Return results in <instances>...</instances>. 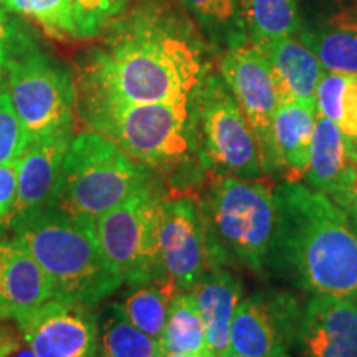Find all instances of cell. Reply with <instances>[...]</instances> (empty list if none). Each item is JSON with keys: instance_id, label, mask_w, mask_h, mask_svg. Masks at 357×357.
<instances>
[{"instance_id": "1", "label": "cell", "mask_w": 357, "mask_h": 357, "mask_svg": "<svg viewBox=\"0 0 357 357\" xmlns=\"http://www.w3.org/2000/svg\"><path fill=\"white\" fill-rule=\"evenodd\" d=\"M205 78L202 43L177 17L141 8L124 17L79 73L78 98L119 102L189 101Z\"/></svg>"}, {"instance_id": "2", "label": "cell", "mask_w": 357, "mask_h": 357, "mask_svg": "<svg viewBox=\"0 0 357 357\" xmlns=\"http://www.w3.org/2000/svg\"><path fill=\"white\" fill-rule=\"evenodd\" d=\"M266 268L301 291L357 300V229L328 195L298 181L275 189Z\"/></svg>"}, {"instance_id": "3", "label": "cell", "mask_w": 357, "mask_h": 357, "mask_svg": "<svg viewBox=\"0 0 357 357\" xmlns=\"http://www.w3.org/2000/svg\"><path fill=\"white\" fill-rule=\"evenodd\" d=\"M10 231L42 268L56 300L96 307L123 287L98 242L95 223L45 205L13 217Z\"/></svg>"}, {"instance_id": "4", "label": "cell", "mask_w": 357, "mask_h": 357, "mask_svg": "<svg viewBox=\"0 0 357 357\" xmlns=\"http://www.w3.org/2000/svg\"><path fill=\"white\" fill-rule=\"evenodd\" d=\"M199 205L212 270L235 263L263 273L275 231V190L260 178L217 176Z\"/></svg>"}, {"instance_id": "5", "label": "cell", "mask_w": 357, "mask_h": 357, "mask_svg": "<svg viewBox=\"0 0 357 357\" xmlns=\"http://www.w3.org/2000/svg\"><path fill=\"white\" fill-rule=\"evenodd\" d=\"M151 169L100 132L73 136L48 205L95 223L142 190L151 189Z\"/></svg>"}, {"instance_id": "6", "label": "cell", "mask_w": 357, "mask_h": 357, "mask_svg": "<svg viewBox=\"0 0 357 357\" xmlns=\"http://www.w3.org/2000/svg\"><path fill=\"white\" fill-rule=\"evenodd\" d=\"M77 106L91 131L116 142L129 158L149 169L181 162L194 144L190 100L119 102L78 98Z\"/></svg>"}, {"instance_id": "7", "label": "cell", "mask_w": 357, "mask_h": 357, "mask_svg": "<svg viewBox=\"0 0 357 357\" xmlns=\"http://www.w3.org/2000/svg\"><path fill=\"white\" fill-rule=\"evenodd\" d=\"M7 95L26 134V144L73 134L78 91L55 56L25 38L7 58Z\"/></svg>"}, {"instance_id": "8", "label": "cell", "mask_w": 357, "mask_h": 357, "mask_svg": "<svg viewBox=\"0 0 357 357\" xmlns=\"http://www.w3.org/2000/svg\"><path fill=\"white\" fill-rule=\"evenodd\" d=\"M190 101L194 142L204 166L218 176L258 181L265 172L255 134L220 75L204 78Z\"/></svg>"}, {"instance_id": "9", "label": "cell", "mask_w": 357, "mask_h": 357, "mask_svg": "<svg viewBox=\"0 0 357 357\" xmlns=\"http://www.w3.org/2000/svg\"><path fill=\"white\" fill-rule=\"evenodd\" d=\"M160 200L158 190L151 187L95 222L102 252L128 287L167 276L158 240Z\"/></svg>"}, {"instance_id": "10", "label": "cell", "mask_w": 357, "mask_h": 357, "mask_svg": "<svg viewBox=\"0 0 357 357\" xmlns=\"http://www.w3.org/2000/svg\"><path fill=\"white\" fill-rule=\"evenodd\" d=\"M218 70L255 134L263 172L278 169L273 119L280 106V95L265 55L248 38L242 40L227 48Z\"/></svg>"}, {"instance_id": "11", "label": "cell", "mask_w": 357, "mask_h": 357, "mask_svg": "<svg viewBox=\"0 0 357 357\" xmlns=\"http://www.w3.org/2000/svg\"><path fill=\"white\" fill-rule=\"evenodd\" d=\"M305 306L289 293L258 291L240 301L229 349L242 357H293Z\"/></svg>"}, {"instance_id": "12", "label": "cell", "mask_w": 357, "mask_h": 357, "mask_svg": "<svg viewBox=\"0 0 357 357\" xmlns=\"http://www.w3.org/2000/svg\"><path fill=\"white\" fill-rule=\"evenodd\" d=\"M15 324L37 357H98L95 307L52 298L17 318Z\"/></svg>"}, {"instance_id": "13", "label": "cell", "mask_w": 357, "mask_h": 357, "mask_svg": "<svg viewBox=\"0 0 357 357\" xmlns=\"http://www.w3.org/2000/svg\"><path fill=\"white\" fill-rule=\"evenodd\" d=\"M158 240L164 273L178 291H190L212 271L200 205L190 197H162Z\"/></svg>"}, {"instance_id": "14", "label": "cell", "mask_w": 357, "mask_h": 357, "mask_svg": "<svg viewBox=\"0 0 357 357\" xmlns=\"http://www.w3.org/2000/svg\"><path fill=\"white\" fill-rule=\"evenodd\" d=\"M293 351L298 357H357V300L311 296Z\"/></svg>"}, {"instance_id": "15", "label": "cell", "mask_w": 357, "mask_h": 357, "mask_svg": "<svg viewBox=\"0 0 357 357\" xmlns=\"http://www.w3.org/2000/svg\"><path fill=\"white\" fill-rule=\"evenodd\" d=\"M305 178L306 185L328 195L336 204L349 194L357 182L354 141L323 116H316L310 166Z\"/></svg>"}, {"instance_id": "16", "label": "cell", "mask_w": 357, "mask_h": 357, "mask_svg": "<svg viewBox=\"0 0 357 357\" xmlns=\"http://www.w3.org/2000/svg\"><path fill=\"white\" fill-rule=\"evenodd\" d=\"M52 298L38 263L15 240L0 236V321H15Z\"/></svg>"}, {"instance_id": "17", "label": "cell", "mask_w": 357, "mask_h": 357, "mask_svg": "<svg viewBox=\"0 0 357 357\" xmlns=\"http://www.w3.org/2000/svg\"><path fill=\"white\" fill-rule=\"evenodd\" d=\"M298 35L316 53L324 71L357 75V0H339Z\"/></svg>"}, {"instance_id": "18", "label": "cell", "mask_w": 357, "mask_h": 357, "mask_svg": "<svg viewBox=\"0 0 357 357\" xmlns=\"http://www.w3.org/2000/svg\"><path fill=\"white\" fill-rule=\"evenodd\" d=\"M73 134L47 137L25 146L17 162V202L13 217L50 202Z\"/></svg>"}, {"instance_id": "19", "label": "cell", "mask_w": 357, "mask_h": 357, "mask_svg": "<svg viewBox=\"0 0 357 357\" xmlns=\"http://www.w3.org/2000/svg\"><path fill=\"white\" fill-rule=\"evenodd\" d=\"M260 52L270 63L280 102L284 101H314L316 89L324 70L316 53L300 35L275 40L260 45Z\"/></svg>"}, {"instance_id": "20", "label": "cell", "mask_w": 357, "mask_h": 357, "mask_svg": "<svg viewBox=\"0 0 357 357\" xmlns=\"http://www.w3.org/2000/svg\"><path fill=\"white\" fill-rule=\"evenodd\" d=\"M202 316L208 346L213 356L220 357L229 349L230 326L242 301V284L229 270L208 271L190 289Z\"/></svg>"}, {"instance_id": "21", "label": "cell", "mask_w": 357, "mask_h": 357, "mask_svg": "<svg viewBox=\"0 0 357 357\" xmlns=\"http://www.w3.org/2000/svg\"><path fill=\"white\" fill-rule=\"evenodd\" d=\"M314 101L280 102L273 119V144L278 167H287L296 177L310 166L312 132L316 124Z\"/></svg>"}, {"instance_id": "22", "label": "cell", "mask_w": 357, "mask_h": 357, "mask_svg": "<svg viewBox=\"0 0 357 357\" xmlns=\"http://www.w3.org/2000/svg\"><path fill=\"white\" fill-rule=\"evenodd\" d=\"M160 344L166 354L215 357L208 346L204 319L190 291H181L174 296Z\"/></svg>"}, {"instance_id": "23", "label": "cell", "mask_w": 357, "mask_h": 357, "mask_svg": "<svg viewBox=\"0 0 357 357\" xmlns=\"http://www.w3.org/2000/svg\"><path fill=\"white\" fill-rule=\"evenodd\" d=\"M245 33L257 47L300 32L298 0H236Z\"/></svg>"}, {"instance_id": "24", "label": "cell", "mask_w": 357, "mask_h": 357, "mask_svg": "<svg viewBox=\"0 0 357 357\" xmlns=\"http://www.w3.org/2000/svg\"><path fill=\"white\" fill-rule=\"evenodd\" d=\"M177 293L181 291L172 283V280L162 276L129 287V291L124 294L118 306L136 328L160 341L169 307Z\"/></svg>"}, {"instance_id": "25", "label": "cell", "mask_w": 357, "mask_h": 357, "mask_svg": "<svg viewBox=\"0 0 357 357\" xmlns=\"http://www.w3.org/2000/svg\"><path fill=\"white\" fill-rule=\"evenodd\" d=\"M100 342L98 357H162L159 339L142 333L129 321L118 303H111L98 314Z\"/></svg>"}, {"instance_id": "26", "label": "cell", "mask_w": 357, "mask_h": 357, "mask_svg": "<svg viewBox=\"0 0 357 357\" xmlns=\"http://www.w3.org/2000/svg\"><path fill=\"white\" fill-rule=\"evenodd\" d=\"M316 113L357 139V75L324 71L316 89Z\"/></svg>"}, {"instance_id": "27", "label": "cell", "mask_w": 357, "mask_h": 357, "mask_svg": "<svg viewBox=\"0 0 357 357\" xmlns=\"http://www.w3.org/2000/svg\"><path fill=\"white\" fill-rule=\"evenodd\" d=\"M195 24L215 45L229 48L247 40L236 0H178Z\"/></svg>"}, {"instance_id": "28", "label": "cell", "mask_w": 357, "mask_h": 357, "mask_svg": "<svg viewBox=\"0 0 357 357\" xmlns=\"http://www.w3.org/2000/svg\"><path fill=\"white\" fill-rule=\"evenodd\" d=\"M0 6L33 20L53 37L77 38L73 0H0Z\"/></svg>"}, {"instance_id": "29", "label": "cell", "mask_w": 357, "mask_h": 357, "mask_svg": "<svg viewBox=\"0 0 357 357\" xmlns=\"http://www.w3.org/2000/svg\"><path fill=\"white\" fill-rule=\"evenodd\" d=\"M129 0H73V24L77 38H93L113 22Z\"/></svg>"}, {"instance_id": "30", "label": "cell", "mask_w": 357, "mask_h": 357, "mask_svg": "<svg viewBox=\"0 0 357 357\" xmlns=\"http://www.w3.org/2000/svg\"><path fill=\"white\" fill-rule=\"evenodd\" d=\"M26 134L7 93L0 95V166L15 162L25 151Z\"/></svg>"}, {"instance_id": "31", "label": "cell", "mask_w": 357, "mask_h": 357, "mask_svg": "<svg viewBox=\"0 0 357 357\" xmlns=\"http://www.w3.org/2000/svg\"><path fill=\"white\" fill-rule=\"evenodd\" d=\"M17 202V162L0 166V236L10 230Z\"/></svg>"}, {"instance_id": "32", "label": "cell", "mask_w": 357, "mask_h": 357, "mask_svg": "<svg viewBox=\"0 0 357 357\" xmlns=\"http://www.w3.org/2000/svg\"><path fill=\"white\" fill-rule=\"evenodd\" d=\"M0 357H37L10 321H0Z\"/></svg>"}, {"instance_id": "33", "label": "cell", "mask_w": 357, "mask_h": 357, "mask_svg": "<svg viewBox=\"0 0 357 357\" xmlns=\"http://www.w3.org/2000/svg\"><path fill=\"white\" fill-rule=\"evenodd\" d=\"M25 38H29V33L24 30V25L12 19L8 10L0 6V58L7 60Z\"/></svg>"}, {"instance_id": "34", "label": "cell", "mask_w": 357, "mask_h": 357, "mask_svg": "<svg viewBox=\"0 0 357 357\" xmlns=\"http://www.w3.org/2000/svg\"><path fill=\"white\" fill-rule=\"evenodd\" d=\"M337 205L347 213V217L351 218V222L354 223V227L357 229V182L349 194L341 202H337Z\"/></svg>"}, {"instance_id": "35", "label": "cell", "mask_w": 357, "mask_h": 357, "mask_svg": "<svg viewBox=\"0 0 357 357\" xmlns=\"http://www.w3.org/2000/svg\"><path fill=\"white\" fill-rule=\"evenodd\" d=\"M7 93V60L0 58V95Z\"/></svg>"}, {"instance_id": "36", "label": "cell", "mask_w": 357, "mask_h": 357, "mask_svg": "<svg viewBox=\"0 0 357 357\" xmlns=\"http://www.w3.org/2000/svg\"><path fill=\"white\" fill-rule=\"evenodd\" d=\"M220 357H242V356H238V354H234V352H230V351H225V352H223V354H222Z\"/></svg>"}, {"instance_id": "37", "label": "cell", "mask_w": 357, "mask_h": 357, "mask_svg": "<svg viewBox=\"0 0 357 357\" xmlns=\"http://www.w3.org/2000/svg\"><path fill=\"white\" fill-rule=\"evenodd\" d=\"M162 357H185V356H181V354H164Z\"/></svg>"}, {"instance_id": "38", "label": "cell", "mask_w": 357, "mask_h": 357, "mask_svg": "<svg viewBox=\"0 0 357 357\" xmlns=\"http://www.w3.org/2000/svg\"><path fill=\"white\" fill-rule=\"evenodd\" d=\"M354 146H356V151H357V139L354 141Z\"/></svg>"}]
</instances>
